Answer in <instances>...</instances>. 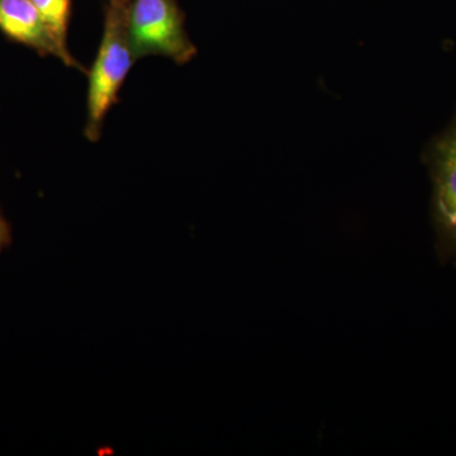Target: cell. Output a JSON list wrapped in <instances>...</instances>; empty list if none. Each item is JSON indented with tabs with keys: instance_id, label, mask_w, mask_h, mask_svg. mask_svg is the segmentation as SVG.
<instances>
[{
	"instance_id": "cell-1",
	"label": "cell",
	"mask_w": 456,
	"mask_h": 456,
	"mask_svg": "<svg viewBox=\"0 0 456 456\" xmlns=\"http://www.w3.org/2000/svg\"><path fill=\"white\" fill-rule=\"evenodd\" d=\"M127 3L128 0L108 3L103 38L89 74L86 136L93 142L101 137L104 118L118 101L119 90L137 60L126 23Z\"/></svg>"
},
{
	"instance_id": "cell-2",
	"label": "cell",
	"mask_w": 456,
	"mask_h": 456,
	"mask_svg": "<svg viewBox=\"0 0 456 456\" xmlns=\"http://www.w3.org/2000/svg\"><path fill=\"white\" fill-rule=\"evenodd\" d=\"M126 23L136 59L159 55L184 65L197 55L175 0H128Z\"/></svg>"
},
{
	"instance_id": "cell-3",
	"label": "cell",
	"mask_w": 456,
	"mask_h": 456,
	"mask_svg": "<svg viewBox=\"0 0 456 456\" xmlns=\"http://www.w3.org/2000/svg\"><path fill=\"white\" fill-rule=\"evenodd\" d=\"M434 183V218L441 245L456 261V116L428 151Z\"/></svg>"
},
{
	"instance_id": "cell-4",
	"label": "cell",
	"mask_w": 456,
	"mask_h": 456,
	"mask_svg": "<svg viewBox=\"0 0 456 456\" xmlns=\"http://www.w3.org/2000/svg\"><path fill=\"white\" fill-rule=\"evenodd\" d=\"M0 31L40 55L55 56L66 66L84 71L68 47L53 37L32 0H0Z\"/></svg>"
},
{
	"instance_id": "cell-5",
	"label": "cell",
	"mask_w": 456,
	"mask_h": 456,
	"mask_svg": "<svg viewBox=\"0 0 456 456\" xmlns=\"http://www.w3.org/2000/svg\"><path fill=\"white\" fill-rule=\"evenodd\" d=\"M42 20L60 44L68 47V26L71 0H32Z\"/></svg>"
},
{
	"instance_id": "cell-6",
	"label": "cell",
	"mask_w": 456,
	"mask_h": 456,
	"mask_svg": "<svg viewBox=\"0 0 456 456\" xmlns=\"http://www.w3.org/2000/svg\"><path fill=\"white\" fill-rule=\"evenodd\" d=\"M11 241V230H9V226L7 222L4 221V218L0 217V251L4 246H7Z\"/></svg>"
}]
</instances>
